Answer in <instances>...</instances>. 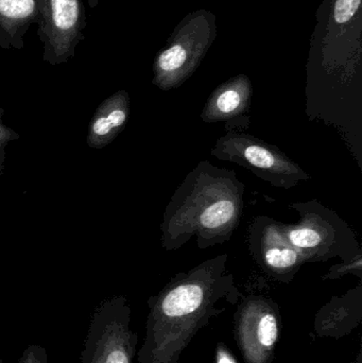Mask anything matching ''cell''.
Returning <instances> with one entry per match:
<instances>
[{"label": "cell", "mask_w": 362, "mask_h": 363, "mask_svg": "<svg viewBox=\"0 0 362 363\" xmlns=\"http://www.w3.org/2000/svg\"><path fill=\"white\" fill-rule=\"evenodd\" d=\"M361 0H337L334 9L336 23H346L350 21L361 8Z\"/></svg>", "instance_id": "14"}, {"label": "cell", "mask_w": 362, "mask_h": 363, "mask_svg": "<svg viewBox=\"0 0 362 363\" xmlns=\"http://www.w3.org/2000/svg\"><path fill=\"white\" fill-rule=\"evenodd\" d=\"M253 86L246 74H239L219 85L208 97L201 112L206 123H225V131L242 132L251 123L249 111Z\"/></svg>", "instance_id": "10"}, {"label": "cell", "mask_w": 362, "mask_h": 363, "mask_svg": "<svg viewBox=\"0 0 362 363\" xmlns=\"http://www.w3.org/2000/svg\"><path fill=\"white\" fill-rule=\"evenodd\" d=\"M216 36L214 15L206 11L189 14L174 31L153 64V84L162 91L181 86L199 67Z\"/></svg>", "instance_id": "4"}, {"label": "cell", "mask_w": 362, "mask_h": 363, "mask_svg": "<svg viewBox=\"0 0 362 363\" xmlns=\"http://www.w3.org/2000/svg\"><path fill=\"white\" fill-rule=\"evenodd\" d=\"M246 185L233 170L202 161L187 174L168 203L161 243L174 251L193 237L200 250L227 242L242 219Z\"/></svg>", "instance_id": "2"}, {"label": "cell", "mask_w": 362, "mask_h": 363, "mask_svg": "<svg viewBox=\"0 0 362 363\" xmlns=\"http://www.w3.org/2000/svg\"><path fill=\"white\" fill-rule=\"evenodd\" d=\"M357 272V275L361 277L362 274V254L348 260V262H342L341 264H335L329 269L325 279H337L344 277L346 274H354Z\"/></svg>", "instance_id": "13"}, {"label": "cell", "mask_w": 362, "mask_h": 363, "mask_svg": "<svg viewBox=\"0 0 362 363\" xmlns=\"http://www.w3.org/2000/svg\"><path fill=\"white\" fill-rule=\"evenodd\" d=\"M290 208L299 213V221L281 222V228L305 264L334 258L348 262L361 255V245L352 228L329 207L310 200L293 203Z\"/></svg>", "instance_id": "3"}, {"label": "cell", "mask_w": 362, "mask_h": 363, "mask_svg": "<svg viewBox=\"0 0 362 363\" xmlns=\"http://www.w3.org/2000/svg\"><path fill=\"white\" fill-rule=\"evenodd\" d=\"M210 155L250 170L274 187L291 189L310 180L307 172L273 145L244 132H227L221 136Z\"/></svg>", "instance_id": "5"}, {"label": "cell", "mask_w": 362, "mask_h": 363, "mask_svg": "<svg viewBox=\"0 0 362 363\" xmlns=\"http://www.w3.org/2000/svg\"><path fill=\"white\" fill-rule=\"evenodd\" d=\"M127 298H113L93 313L83 345L82 363H134L138 336L131 328Z\"/></svg>", "instance_id": "6"}, {"label": "cell", "mask_w": 362, "mask_h": 363, "mask_svg": "<svg viewBox=\"0 0 362 363\" xmlns=\"http://www.w3.org/2000/svg\"><path fill=\"white\" fill-rule=\"evenodd\" d=\"M234 318L236 341L244 362H273L281 330L278 305L265 296H248Z\"/></svg>", "instance_id": "8"}, {"label": "cell", "mask_w": 362, "mask_h": 363, "mask_svg": "<svg viewBox=\"0 0 362 363\" xmlns=\"http://www.w3.org/2000/svg\"><path fill=\"white\" fill-rule=\"evenodd\" d=\"M215 360H216V363H238L237 360L232 355L231 352L227 350V347L221 345V343L217 345Z\"/></svg>", "instance_id": "16"}, {"label": "cell", "mask_w": 362, "mask_h": 363, "mask_svg": "<svg viewBox=\"0 0 362 363\" xmlns=\"http://www.w3.org/2000/svg\"><path fill=\"white\" fill-rule=\"evenodd\" d=\"M229 255L216 256L174 275L149 298L144 343L138 363H180L196 334L237 304L242 294L227 268Z\"/></svg>", "instance_id": "1"}, {"label": "cell", "mask_w": 362, "mask_h": 363, "mask_svg": "<svg viewBox=\"0 0 362 363\" xmlns=\"http://www.w3.org/2000/svg\"><path fill=\"white\" fill-rule=\"evenodd\" d=\"M87 4L91 9H95L99 4V0H87Z\"/></svg>", "instance_id": "17"}, {"label": "cell", "mask_w": 362, "mask_h": 363, "mask_svg": "<svg viewBox=\"0 0 362 363\" xmlns=\"http://www.w3.org/2000/svg\"><path fill=\"white\" fill-rule=\"evenodd\" d=\"M0 363H4V360L0 359Z\"/></svg>", "instance_id": "18"}, {"label": "cell", "mask_w": 362, "mask_h": 363, "mask_svg": "<svg viewBox=\"0 0 362 363\" xmlns=\"http://www.w3.org/2000/svg\"><path fill=\"white\" fill-rule=\"evenodd\" d=\"M249 245L259 268L281 283H291L305 264L301 254L283 233L281 222L269 216H259L253 221Z\"/></svg>", "instance_id": "9"}, {"label": "cell", "mask_w": 362, "mask_h": 363, "mask_svg": "<svg viewBox=\"0 0 362 363\" xmlns=\"http://www.w3.org/2000/svg\"><path fill=\"white\" fill-rule=\"evenodd\" d=\"M38 11V35L43 45V59L52 65L74 57L84 40L86 11L82 0H35Z\"/></svg>", "instance_id": "7"}, {"label": "cell", "mask_w": 362, "mask_h": 363, "mask_svg": "<svg viewBox=\"0 0 362 363\" xmlns=\"http://www.w3.org/2000/svg\"><path fill=\"white\" fill-rule=\"evenodd\" d=\"M35 0H0V47L21 50L30 27L38 23Z\"/></svg>", "instance_id": "11"}, {"label": "cell", "mask_w": 362, "mask_h": 363, "mask_svg": "<svg viewBox=\"0 0 362 363\" xmlns=\"http://www.w3.org/2000/svg\"><path fill=\"white\" fill-rule=\"evenodd\" d=\"M17 363H48L46 349L42 345H30Z\"/></svg>", "instance_id": "15"}, {"label": "cell", "mask_w": 362, "mask_h": 363, "mask_svg": "<svg viewBox=\"0 0 362 363\" xmlns=\"http://www.w3.org/2000/svg\"><path fill=\"white\" fill-rule=\"evenodd\" d=\"M129 115V98L125 91H120L113 97L106 116H101L95 121L93 132L99 138L111 135L125 125Z\"/></svg>", "instance_id": "12"}]
</instances>
